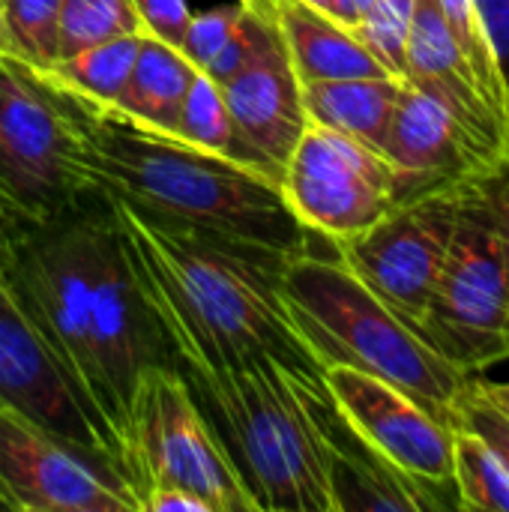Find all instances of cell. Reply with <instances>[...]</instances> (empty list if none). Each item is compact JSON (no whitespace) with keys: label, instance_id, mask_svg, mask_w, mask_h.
<instances>
[{"label":"cell","instance_id":"cell-1","mask_svg":"<svg viewBox=\"0 0 509 512\" xmlns=\"http://www.w3.org/2000/svg\"><path fill=\"white\" fill-rule=\"evenodd\" d=\"M105 198L159 333L183 336L216 360L276 357L321 372L279 297L285 252L162 222L117 195Z\"/></svg>","mask_w":509,"mask_h":512},{"label":"cell","instance_id":"cell-2","mask_svg":"<svg viewBox=\"0 0 509 512\" xmlns=\"http://www.w3.org/2000/svg\"><path fill=\"white\" fill-rule=\"evenodd\" d=\"M159 336L258 512H336L339 414L321 372L276 357L216 360L183 336Z\"/></svg>","mask_w":509,"mask_h":512},{"label":"cell","instance_id":"cell-3","mask_svg":"<svg viewBox=\"0 0 509 512\" xmlns=\"http://www.w3.org/2000/svg\"><path fill=\"white\" fill-rule=\"evenodd\" d=\"M72 105L84 138V165L96 189L162 222L225 234L285 255L315 240L288 210L279 183L264 171L177 135L144 129L114 111L75 99Z\"/></svg>","mask_w":509,"mask_h":512},{"label":"cell","instance_id":"cell-4","mask_svg":"<svg viewBox=\"0 0 509 512\" xmlns=\"http://www.w3.org/2000/svg\"><path fill=\"white\" fill-rule=\"evenodd\" d=\"M279 297L288 324L318 369L348 366L375 375L450 423L468 375L441 357L354 270L312 243L285 258Z\"/></svg>","mask_w":509,"mask_h":512},{"label":"cell","instance_id":"cell-5","mask_svg":"<svg viewBox=\"0 0 509 512\" xmlns=\"http://www.w3.org/2000/svg\"><path fill=\"white\" fill-rule=\"evenodd\" d=\"M105 222L108 198L102 189L90 192L72 210L39 222L18 240L12 264L6 270V285L69 384L75 387L84 411L111 444L120 471L123 453L105 423L102 387L90 348L93 270Z\"/></svg>","mask_w":509,"mask_h":512},{"label":"cell","instance_id":"cell-6","mask_svg":"<svg viewBox=\"0 0 509 512\" xmlns=\"http://www.w3.org/2000/svg\"><path fill=\"white\" fill-rule=\"evenodd\" d=\"M123 480L138 507L150 492L177 489L210 512H258L171 363H153L135 381L123 426Z\"/></svg>","mask_w":509,"mask_h":512},{"label":"cell","instance_id":"cell-7","mask_svg":"<svg viewBox=\"0 0 509 512\" xmlns=\"http://www.w3.org/2000/svg\"><path fill=\"white\" fill-rule=\"evenodd\" d=\"M96 192L75 105L39 72L0 54V198L48 222Z\"/></svg>","mask_w":509,"mask_h":512},{"label":"cell","instance_id":"cell-8","mask_svg":"<svg viewBox=\"0 0 509 512\" xmlns=\"http://www.w3.org/2000/svg\"><path fill=\"white\" fill-rule=\"evenodd\" d=\"M420 333L465 375L509 360V285L483 183L462 198L456 237Z\"/></svg>","mask_w":509,"mask_h":512},{"label":"cell","instance_id":"cell-9","mask_svg":"<svg viewBox=\"0 0 509 512\" xmlns=\"http://www.w3.org/2000/svg\"><path fill=\"white\" fill-rule=\"evenodd\" d=\"M468 189H435L396 201L375 225L333 243L354 276L417 333L444 273Z\"/></svg>","mask_w":509,"mask_h":512},{"label":"cell","instance_id":"cell-10","mask_svg":"<svg viewBox=\"0 0 509 512\" xmlns=\"http://www.w3.org/2000/svg\"><path fill=\"white\" fill-rule=\"evenodd\" d=\"M279 189L294 219L327 243L366 231L399 201L396 171L381 150L315 123L291 150Z\"/></svg>","mask_w":509,"mask_h":512},{"label":"cell","instance_id":"cell-11","mask_svg":"<svg viewBox=\"0 0 509 512\" xmlns=\"http://www.w3.org/2000/svg\"><path fill=\"white\" fill-rule=\"evenodd\" d=\"M0 504L18 512H141L117 468L6 405H0Z\"/></svg>","mask_w":509,"mask_h":512},{"label":"cell","instance_id":"cell-12","mask_svg":"<svg viewBox=\"0 0 509 512\" xmlns=\"http://www.w3.org/2000/svg\"><path fill=\"white\" fill-rule=\"evenodd\" d=\"M321 381L342 423L390 468L432 495L453 486V423L405 390L348 366L324 369Z\"/></svg>","mask_w":509,"mask_h":512},{"label":"cell","instance_id":"cell-13","mask_svg":"<svg viewBox=\"0 0 509 512\" xmlns=\"http://www.w3.org/2000/svg\"><path fill=\"white\" fill-rule=\"evenodd\" d=\"M381 153L396 171L399 201L489 183L509 165V147L471 129L438 96L408 78Z\"/></svg>","mask_w":509,"mask_h":512},{"label":"cell","instance_id":"cell-14","mask_svg":"<svg viewBox=\"0 0 509 512\" xmlns=\"http://www.w3.org/2000/svg\"><path fill=\"white\" fill-rule=\"evenodd\" d=\"M0 405L117 468L111 444L84 411L75 387L21 312L6 279H0Z\"/></svg>","mask_w":509,"mask_h":512},{"label":"cell","instance_id":"cell-15","mask_svg":"<svg viewBox=\"0 0 509 512\" xmlns=\"http://www.w3.org/2000/svg\"><path fill=\"white\" fill-rule=\"evenodd\" d=\"M219 87L234 126L231 156L279 183L291 150L309 126L303 87L282 33Z\"/></svg>","mask_w":509,"mask_h":512},{"label":"cell","instance_id":"cell-16","mask_svg":"<svg viewBox=\"0 0 509 512\" xmlns=\"http://www.w3.org/2000/svg\"><path fill=\"white\" fill-rule=\"evenodd\" d=\"M402 75L411 84L438 96L471 129L509 147V123L492 105L486 87L480 84L474 66L453 39L435 0H414Z\"/></svg>","mask_w":509,"mask_h":512},{"label":"cell","instance_id":"cell-17","mask_svg":"<svg viewBox=\"0 0 509 512\" xmlns=\"http://www.w3.org/2000/svg\"><path fill=\"white\" fill-rule=\"evenodd\" d=\"M273 15L300 84L393 75L357 30L333 21L303 0H279Z\"/></svg>","mask_w":509,"mask_h":512},{"label":"cell","instance_id":"cell-18","mask_svg":"<svg viewBox=\"0 0 509 512\" xmlns=\"http://www.w3.org/2000/svg\"><path fill=\"white\" fill-rule=\"evenodd\" d=\"M333 504L336 512H426L444 510V501L417 486L381 456H375L345 423L333 429Z\"/></svg>","mask_w":509,"mask_h":512},{"label":"cell","instance_id":"cell-19","mask_svg":"<svg viewBox=\"0 0 509 512\" xmlns=\"http://www.w3.org/2000/svg\"><path fill=\"white\" fill-rule=\"evenodd\" d=\"M198 72L201 69L180 48L144 33L120 96L102 111H114L129 123L174 135L186 93Z\"/></svg>","mask_w":509,"mask_h":512},{"label":"cell","instance_id":"cell-20","mask_svg":"<svg viewBox=\"0 0 509 512\" xmlns=\"http://www.w3.org/2000/svg\"><path fill=\"white\" fill-rule=\"evenodd\" d=\"M300 87H303V108L309 123L351 135L381 150L393 111L405 90V78L402 75L342 78V81H309Z\"/></svg>","mask_w":509,"mask_h":512},{"label":"cell","instance_id":"cell-21","mask_svg":"<svg viewBox=\"0 0 509 512\" xmlns=\"http://www.w3.org/2000/svg\"><path fill=\"white\" fill-rule=\"evenodd\" d=\"M144 33H126V36H114L96 45H87L69 57L54 60L45 72H39L54 90L66 93L75 102H84L90 108H108L135 63L138 45H141Z\"/></svg>","mask_w":509,"mask_h":512},{"label":"cell","instance_id":"cell-22","mask_svg":"<svg viewBox=\"0 0 509 512\" xmlns=\"http://www.w3.org/2000/svg\"><path fill=\"white\" fill-rule=\"evenodd\" d=\"M453 489L456 510L509 512V468L474 429L453 423Z\"/></svg>","mask_w":509,"mask_h":512},{"label":"cell","instance_id":"cell-23","mask_svg":"<svg viewBox=\"0 0 509 512\" xmlns=\"http://www.w3.org/2000/svg\"><path fill=\"white\" fill-rule=\"evenodd\" d=\"M9 57L33 72L60 60V0H3Z\"/></svg>","mask_w":509,"mask_h":512},{"label":"cell","instance_id":"cell-24","mask_svg":"<svg viewBox=\"0 0 509 512\" xmlns=\"http://www.w3.org/2000/svg\"><path fill=\"white\" fill-rule=\"evenodd\" d=\"M126 33H141L129 0H60V57Z\"/></svg>","mask_w":509,"mask_h":512},{"label":"cell","instance_id":"cell-25","mask_svg":"<svg viewBox=\"0 0 509 512\" xmlns=\"http://www.w3.org/2000/svg\"><path fill=\"white\" fill-rule=\"evenodd\" d=\"M453 39L459 42L462 54L468 57V63L474 66L480 84L486 87L492 105L498 108V114L509 123V87L498 69V60H495V51L486 39V30H483V21H480V12L474 6V0H435Z\"/></svg>","mask_w":509,"mask_h":512},{"label":"cell","instance_id":"cell-26","mask_svg":"<svg viewBox=\"0 0 509 512\" xmlns=\"http://www.w3.org/2000/svg\"><path fill=\"white\" fill-rule=\"evenodd\" d=\"M174 135L195 144V147H204V150H216V153H225V156L234 153L231 114H228L222 87L207 72L195 75V81H192V87L186 93V102H183L180 123H177Z\"/></svg>","mask_w":509,"mask_h":512},{"label":"cell","instance_id":"cell-27","mask_svg":"<svg viewBox=\"0 0 509 512\" xmlns=\"http://www.w3.org/2000/svg\"><path fill=\"white\" fill-rule=\"evenodd\" d=\"M246 9H249V3L231 0V3L210 6L204 12H192L183 42H180V51L204 72L213 63V57L231 42V36L237 33V27L246 18Z\"/></svg>","mask_w":509,"mask_h":512},{"label":"cell","instance_id":"cell-28","mask_svg":"<svg viewBox=\"0 0 509 512\" xmlns=\"http://www.w3.org/2000/svg\"><path fill=\"white\" fill-rule=\"evenodd\" d=\"M411 12H414V0H375L366 24L357 30L393 75H402Z\"/></svg>","mask_w":509,"mask_h":512},{"label":"cell","instance_id":"cell-29","mask_svg":"<svg viewBox=\"0 0 509 512\" xmlns=\"http://www.w3.org/2000/svg\"><path fill=\"white\" fill-rule=\"evenodd\" d=\"M450 423H462V426L474 429L480 438H486L509 468V417H504L501 411H495L492 405L480 402L477 396H471L462 387V396L456 399Z\"/></svg>","mask_w":509,"mask_h":512},{"label":"cell","instance_id":"cell-30","mask_svg":"<svg viewBox=\"0 0 509 512\" xmlns=\"http://www.w3.org/2000/svg\"><path fill=\"white\" fill-rule=\"evenodd\" d=\"M129 3L138 15L141 33L180 48L186 24L192 18V9L186 0H129Z\"/></svg>","mask_w":509,"mask_h":512},{"label":"cell","instance_id":"cell-31","mask_svg":"<svg viewBox=\"0 0 509 512\" xmlns=\"http://www.w3.org/2000/svg\"><path fill=\"white\" fill-rule=\"evenodd\" d=\"M486 39L495 51L498 69L509 87V0H474Z\"/></svg>","mask_w":509,"mask_h":512},{"label":"cell","instance_id":"cell-32","mask_svg":"<svg viewBox=\"0 0 509 512\" xmlns=\"http://www.w3.org/2000/svg\"><path fill=\"white\" fill-rule=\"evenodd\" d=\"M483 192H486V204H489V213H492V222H495V231L501 240L504 276L509 285V165L501 174H495L489 183H483Z\"/></svg>","mask_w":509,"mask_h":512},{"label":"cell","instance_id":"cell-33","mask_svg":"<svg viewBox=\"0 0 509 512\" xmlns=\"http://www.w3.org/2000/svg\"><path fill=\"white\" fill-rule=\"evenodd\" d=\"M36 225H39L36 219L24 216L21 210H15L12 204H6V201L0 198V279H6V270H9V264H12V255H15L18 240H21L27 231H33Z\"/></svg>","mask_w":509,"mask_h":512},{"label":"cell","instance_id":"cell-34","mask_svg":"<svg viewBox=\"0 0 509 512\" xmlns=\"http://www.w3.org/2000/svg\"><path fill=\"white\" fill-rule=\"evenodd\" d=\"M303 3L330 15L333 21H339L351 30H360L375 6V0H303Z\"/></svg>","mask_w":509,"mask_h":512},{"label":"cell","instance_id":"cell-35","mask_svg":"<svg viewBox=\"0 0 509 512\" xmlns=\"http://www.w3.org/2000/svg\"><path fill=\"white\" fill-rule=\"evenodd\" d=\"M465 390L471 396H477L480 402L492 405L495 411H501L504 417H509V381H489L477 372V375H468Z\"/></svg>","mask_w":509,"mask_h":512},{"label":"cell","instance_id":"cell-36","mask_svg":"<svg viewBox=\"0 0 509 512\" xmlns=\"http://www.w3.org/2000/svg\"><path fill=\"white\" fill-rule=\"evenodd\" d=\"M0 54L9 57V42H6V27H3V0H0Z\"/></svg>","mask_w":509,"mask_h":512},{"label":"cell","instance_id":"cell-37","mask_svg":"<svg viewBox=\"0 0 509 512\" xmlns=\"http://www.w3.org/2000/svg\"><path fill=\"white\" fill-rule=\"evenodd\" d=\"M243 3H249V6H264V9H273L279 0H243Z\"/></svg>","mask_w":509,"mask_h":512}]
</instances>
